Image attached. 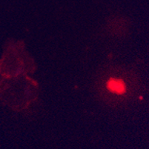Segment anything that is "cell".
<instances>
[{"label": "cell", "instance_id": "6da1fadb", "mask_svg": "<svg viewBox=\"0 0 149 149\" xmlns=\"http://www.w3.org/2000/svg\"><path fill=\"white\" fill-rule=\"evenodd\" d=\"M107 88L110 91L116 94H123L126 89L123 80L115 79H111L107 82Z\"/></svg>", "mask_w": 149, "mask_h": 149}]
</instances>
